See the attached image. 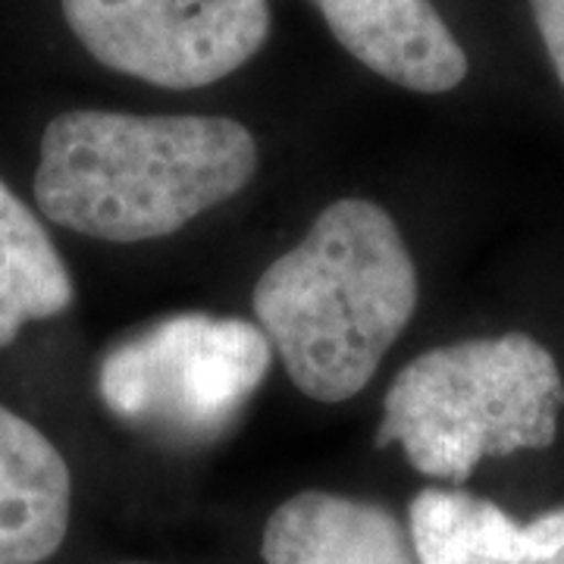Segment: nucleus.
<instances>
[{
	"label": "nucleus",
	"instance_id": "obj_6",
	"mask_svg": "<svg viewBox=\"0 0 564 564\" xmlns=\"http://www.w3.org/2000/svg\"><path fill=\"white\" fill-rule=\"evenodd\" d=\"M345 51L408 91L443 95L467 76V54L430 0H311Z\"/></svg>",
	"mask_w": 564,
	"mask_h": 564
},
{
	"label": "nucleus",
	"instance_id": "obj_9",
	"mask_svg": "<svg viewBox=\"0 0 564 564\" xmlns=\"http://www.w3.org/2000/svg\"><path fill=\"white\" fill-rule=\"evenodd\" d=\"M261 555L267 564H421L389 508L317 489L270 514Z\"/></svg>",
	"mask_w": 564,
	"mask_h": 564
},
{
	"label": "nucleus",
	"instance_id": "obj_5",
	"mask_svg": "<svg viewBox=\"0 0 564 564\" xmlns=\"http://www.w3.org/2000/svg\"><path fill=\"white\" fill-rule=\"evenodd\" d=\"M82 47L161 88H202L251 61L270 35L267 0H63Z\"/></svg>",
	"mask_w": 564,
	"mask_h": 564
},
{
	"label": "nucleus",
	"instance_id": "obj_3",
	"mask_svg": "<svg viewBox=\"0 0 564 564\" xmlns=\"http://www.w3.org/2000/svg\"><path fill=\"white\" fill-rule=\"evenodd\" d=\"M564 380L527 333L433 348L404 367L383 402L377 443H399L414 470L462 484L484 458L549 448Z\"/></svg>",
	"mask_w": 564,
	"mask_h": 564
},
{
	"label": "nucleus",
	"instance_id": "obj_2",
	"mask_svg": "<svg viewBox=\"0 0 564 564\" xmlns=\"http://www.w3.org/2000/svg\"><path fill=\"white\" fill-rule=\"evenodd\" d=\"M417 307V270L380 204L343 198L254 285V314L307 399L345 402Z\"/></svg>",
	"mask_w": 564,
	"mask_h": 564
},
{
	"label": "nucleus",
	"instance_id": "obj_4",
	"mask_svg": "<svg viewBox=\"0 0 564 564\" xmlns=\"http://www.w3.org/2000/svg\"><path fill=\"white\" fill-rule=\"evenodd\" d=\"M273 345L239 317L176 314L104 355L98 392L120 421L166 443L217 440L242 414L270 367Z\"/></svg>",
	"mask_w": 564,
	"mask_h": 564
},
{
	"label": "nucleus",
	"instance_id": "obj_8",
	"mask_svg": "<svg viewBox=\"0 0 564 564\" xmlns=\"http://www.w3.org/2000/svg\"><path fill=\"white\" fill-rule=\"evenodd\" d=\"M69 514L73 477L57 445L0 404V564L47 562Z\"/></svg>",
	"mask_w": 564,
	"mask_h": 564
},
{
	"label": "nucleus",
	"instance_id": "obj_11",
	"mask_svg": "<svg viewBox=\"0 0 564 564\" xmlns=\"http://www.w3.org/2000/svg\"><path fill=\"white\" fill-rule=\"evenodd\" d=\"M530 3H533V17L540 25L549 61L564 85V0H530Z\"/></svg>",
	"mask_w": 564,
	"mask_h": 564
},
{
	"label": "nucleus",
	"instance_id": "obj_10",
	"mask_svg": "<svg viewBox=\"0 0 564 564\" xmlns=\"http://www.w3.org/2000/svg\"><path fill=\"white\" fill-rule=\"evenodd\" d=\"M73 304V280L47 229L0 180V348Z\"/></svg>",
	"mask_w": 564,
	"mask_h": 564
},
{
	"label": "nucleus",
	"instance_id": "obj_1",
	"mask_svg": "<svg viewBox=\"0 0 564 564\" xmlns=\"http://www.w3.org/2000/svg\"><path fill=\"white\" fill-rule=\"evenodd\" d=\"M254 170V135L226 117L69 110L44 129L35 198L73 232L148 242L242 192Z\"/></svg>",
	"mask_w": 564,
	"mask_h": 564
},
{
	"label": "nucleus",
	"instance_id": "obj_7",
	"mask_svg": "<svg viewBox=\"0 0 564 564\" xmlns=\"http://www.w3.org/2000/svg\"><path fill=\"white\" fill-rule=\"evenodd\" d=\"M408 533L421 564H564V505L514 521L462 489H423L408 508Z\"/></svg>",
	"mask_w": 564,
	"mask_h": 564
}]
</instances>
